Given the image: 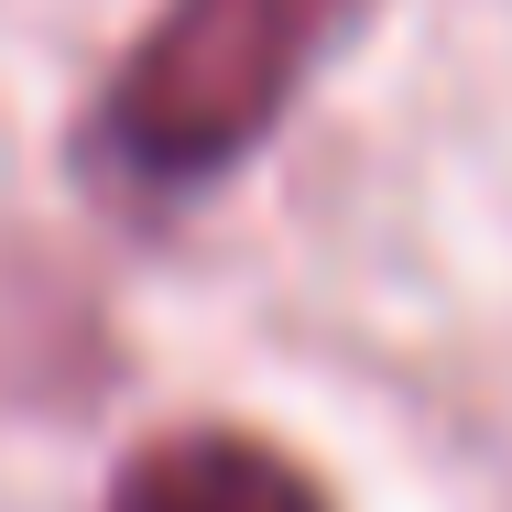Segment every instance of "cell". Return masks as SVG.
<instances>
[{
  "label": "cell",
  "mask_w": 512,
  "mask_h": 512,
  "mask_svg": "<svg viewBox=\"0 0 512 512\" xmlns=\"http://www.w3.org/2000/svg\"><path fill=\"white\" fill-rule=\"evenodd\" d=\"M99 512H327L306 458H284L251 425H175L120 458Z\"/></svg>",
  "instance_id": "2"
},
{
  "label": "cell",
  "mask_w": 512,
  "mask_h": 512,
  "mask_svg": "<svg viewBox=\"0 0 512 512\" xmlns=\"http://www.w3.org/2000/svg\"><path fill=\"white\" fill-rule=\"evenodd\" d=\"M382 0H164L88 99V164L142 197L240 175Z\"/></svg>",
  "instance_id": "1"
}]
</instances>
